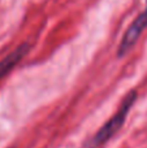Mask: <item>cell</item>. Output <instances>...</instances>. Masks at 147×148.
Masks as SVG:
<instances>
[{"mask_svg":"<svg viewBox=\"0 0 147 148\" xmlns=\"http://www.w3.org/2000/svg\"><path fill=\"white\" fill-rule=\"evenodd\" d=\"M137 91L135 90H132L126 96L124 97L120 108L117 109V112L102 126L98 130V133L87 142L82 148H99L103 144H106L115 134L119 133V130L122 127V125L126 121V117L129 114L130 109H132L133 104L137 100Z\"/></svg>","mask_w":147,"mask_h":148,"instance_id":"6da1fadb","label":"cell"},{"mask_svg":"<svg viewBox=\"0 0 147 148\" xmlns=\"http://www.w3.org/2000/svg\"><path fill=\"white\" fill-rule=\"evenodd\" d=\"M147 29V5L146 8L135 17V20L130 23V26L128 27V30L125 31L124 36H122L120 46L117 48V56L122 57L124 55H126L130 49L133 48L137 40L139 39V36L142 35V33Z\"/></svg>","mask_w":147,"mask_h":148,"instance_id":"7a4b0ae2","label":"cell"},{"mask_svg":"<svg viewBox=\"0 0 147 148\" xmlns=\"http://www.w3.org/2000/svg\"><path fill=\"white\" fill-rule=\"evenodd\" d=\"M31 46L30 43H22L14 49L12 51L9 55L4 57V59L0 61V79L4 78L9 72H12L14 69V66L29 53Z\"/></svg>","mask_w":147,"mask_h":148,"instance_id":"3957f363","label":"cell"}]
</instances>
